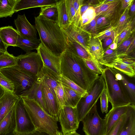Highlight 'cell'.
Segmentation results:
<instances>
[{"instance_id":"obj_1","label":"cell","mask_w":135,"mask_h":135,"mask_svg":"<svg viewBox=\"0 0 135 135\" xmlns=\"http://www.w3.org/2000/svg\"><path fill=\"white\" fill-rule=\"evenodd\" d=\"M61 75L88 92L99 77L90 70L83 60L66 49L61 55Z\"/></svg>"},{"instance_id":"obj_2","label":"cell","mask_w":135,"mask_h":135,"mask_svg":"<svg viewBox=\"0 0 135 135\" xmlns=\"http://www.w3.org/2000/svg\"><path fill=\"white\" fill-rule=\"evenodd\" d=\"M35 18L41 43L53 54L61 56L67 47L66 36L61 28L56 21L42 16Z\"/></svg>"},{"instance_id":"obj_3","label":"cell","mask_w":135,"mask_h":135,"mask_svg":"<svg viewBox=\"0 0 135 135\" xmlns=\"http://www.w3.org/2000/svg\"><path fill=\"white\" fill-rule=\"evenodd\" d=\"M21 98L36 130L49 135H54L58 131L57 121L48 114L35 101Z\"/></svg>"},{"instance_id":"obj_4","label":"cell","mask_w":135,"mask_h":135,"mask_svg":"<svg viewBox=\"0 0 135 135\" xmlns=\"http://www.w3.org/2000/svg\"><path fill=\"white\" fill-rule=\"evenodd\" d=\"M102 75L105 82L108 101L112 107L131 104L112 68H104Z\"/></svg>"},{"instance_id":"obj_5","label":"cell","mask_w":135,"mask_h":135,"mask_svg":"<svg viewBox=\"0 0 135 135\" xmlns=\"http://www.w3.org/2000/svg\"><path fill=\"white\" fill-rule=\"evenodd\" d=\"M0 71L13 83L14 93L18 97L29 90L37 78V76L25 72L16 65L2 69Z\"/></svg>"},{"instance_id":"obj_6","label":"cell","mask_w":135,"mask_h":135,"mask_svg":"<svg viewBox=\"0 0 135 135\" xmlns=\"http://www.w3.org/2000/svg\"><path fill=\"white\" fill-rule=\"evenodd\" d=\"M105 82L102 75L99 76L86 96L82 97L75 108L79 122L96 103L103 91L105 89Z\"/></svg>"},{"instance_id":"obj_7","label":"cell","mask_w":135,"mask_h":135,"mask_svg":"<svg viewBox=\"0 0 135 135\" xmlns=\"http://www.w3.org/2000/svg\"><path fill=\"white\" fill-rule=\"evenodd\" d=\"M14 107L16 126L14 134L15 135H26L36 130L21 98L19 97Z\"/></svg>"},{"instance_id":"obj_8","label":"cell","mask_w":135,"mask_h":135,"mask_svg":"<svg viewBox=\"0 0 135 135\" xmlns=\"http://www.w3.org/2000/svg\"><path fill=\"white\" fill-rule=\"evenodd\" d=\"M82 121L83 130L85 135H105L104 119L101 118L98 114L96 104L86 115Z\"/></svg>"},{"instance_id":"obj_9","label":"cell","mask_w":135,"mask_h":135,"mask_svg":"<svg viewBox=\"0 0 135 135\" xmlns=\"http://www.w3.org/2000/svg\"><path fill=\"white\" fill-rule=\"evenodd\" d=\"M16 65L21 69L37 76L43 66L41 56L37 52H26L16 57Z\"/></svg>"},{"instance_id":"obj_10","label":"cell","mask_w":135,"mask_h":135,"mask_svg":"<svg viewBox=\"0 0 135 135\" xmlns=\"http://www.w3.org/2000/svg\"><path fill=\"white\" fill-rule=\"evenodd\" d=\"M121 1L120 0L102 1L98 5L94 7L96 16H103L111 22L112 27L117 22L121 14H120Z\"/></svg>"},{"instance_id":"obj_11","label":"cell","mask_w":135,"mask_h":135,"mask_svg":"<svg viewBox=\"0 0 135 135\" xmlns=\"http://www.w3.org/2000/svg\"><path fill=\"white\" fill-rule=\"evenodd\" d=\"M58 121L64 135L76 131L78 128V121L75 108L64 106L59 109Z\"/></svg>"},{"instance_id":"obj_12","label":"cell","mask_w":135,"mask_h":135,"mask_svg":"<svg viewBox=\"0 0 135 135\" xmlns=\"http://www.w3.org/2000/svg\"><path fill=\"white\" fill-rule=\"evenodd\" d=\"M42 79L43 98L46 112L57 122L60 107L56 95L44 80Z\"/></svg>"},{"instance_id":"obj_13","label":"cell","mask_w":135,"mask_h":135,"mask_svg":"<svg viewBox=\"0 0 135 135\" xmlns=\"http://www.w3.org/2000/svg\"><path fill=\"white\" fill-rule=\"evenodd\" d=\"M61 28L66 36L79 44L89 53L87 46L92 37L90 33L72 23H70Z\"/></svg>"},{"instance_id":"obj_14","label":"cell","mask_w":135,"mask_h":135,"mask_svg":"<svg viewBox=\"0 0 135 135\" xmlns=\"http://www.w3.org/2000/svg\"><path fill=\"white\" fill-rule=\"evenodd\" d=\"M36 50L44 65L56 74L60 76L61 56L53 54L41 43Z\"/></svg>"},{"instance_id":"obj_15","label":"cell","mask_w":135,"mask_h":135,"mask_svg":"<svg viewBox=\"0 0 135 135\" xmlns=\"http://www.w3.org/2000/svg\"><path fill=\"white\" fill-rule=\"evenodd\" d=\"M14 22L16 30L22 37L29 40L37 39V31L35 26L31 25L27 20L24 14L18 15Z\"/></svg>"},{"instance_id":"obj_16","label":"cell","mask_w":135,"mask_h":135,"mask_svg":"<svg viewBox=\"0 0 135 135\" xmlns=\"http://www.w3.org/2000/svg\"><path fill=\"white\" fill-rule=\"evenodd\" d=\"M130 104L112 107L106 115L104 119L105 135L109 134L120 117L127 112Z\"/></svg>"},{"instance_id":"obj_17","label":"cell","mask_w":135,"mask_h":135,"mask_svg":"<svg viewBox=\"0 0 135 135\" xmlns=\"http://www.w3.org/2000/svg\"><path fill=\"white\" fill-rule=\"evenodd\" d=\"M116 78L119 82L131 104L135 105V85L129 81L126 75L114 68H112Z\"/></svg>"},{"instance_id":"obj_18","label":"cell","mask_w":135,"mask_h":135,"mask_svg":"<svg viewBox=\"0 0 135 135\" xmlns=\"http://www.w3.org/2000/svg\"><path fill=\"white\" fill-rule=\"evenodd\" d=\"M19 97L34 100L46 112L43 98L42 79L41 78L37 77L36 81L32 86Z\"/></svg>"},{"instance_id":"obj_19","label":"cell","mask_w":135,"mask_h":135,"mask_svg":"<svg viewBox=\"0 0 135 135\" xmlns=\"http://www.w3.org/2000/svg\"><path fill=\"white\" fill-rule=\"evenodd\" d=\"M19 97L15 94L5 90L0 99V122L6 116Z\"/></svg>"},{"instance_id":"obj_20","label":"cell","mask_w":135,"mask_h":135,"mask_svg":"<svg viewBox=\"0 0 135 135\" xmlns=\"http://www.w3.org/2000/svg\"><path fill=\"white\" fill-rule=\"evenodd\" d=\"M60 0H18L15 8V12L28 8L56 5Z\"/></svg>"},{"instance_id":"obj_21","label":"cell","mask_w":135,"mask_h":135,"mask_svg":"<svg viewBox=\"0 0 135 135\" xmlns=\"http://www.w3.org/2000/svg\"><path fill=\"white\" fill-rule=\"evenodd\" d=\"M14 105L0 122V135L14 133L15 130L16 125Z\"/></svg>"},{"instance_id":"obj_22","label":"cell","mask_w":135,"mask_h":135,"mask_svg":"<svg viewBox=\"0 0 135 135\" xmlns=\"http://www.w3.org/2000/svg\"><path fill=\"white\" fill-rule=\"evenodd\" d=\"M19 35L16 30L11 26L0 27V37L3 42L8 47H16Z\"/></svg>"},{"instance_id":"obj_23","label":"cell","mask_w":135,"mask_h":135,"mask_svg":"<svg viewBox=\"0 0 135 135\" xmlns=\"http://www.w3.org/2000/svg\"><path fill=\"white\" fill-rule=\"evenodd\" d=\"M127 118L119 135H135V105L131 104Z\"/></svg>"},{"instance_id":"obj_24","label":"cell","mask_w":135,"mask_h":135,"mask_svg":"<svg viewBox=\"0 0 135 135\" xmlns=\"http://www.w3.org/2000/svg\"><path fill=\"white\" fill-rule=\"evenodd\" d=\"M87 48L90 55L100 64L104 52L101 41L92 37L88 42Z\"/></svg>"},{"instance_id":"obj_25","label":"cell","mask_w":135,"mask_h":135,"mask_svg":"<svg viewBox=\"0 0 135 135\" xmlns=\"http://www.w3.org/2000/svg\"><path fill=\"white\" fill-rule=\"evenodd\" d=\"M65 36L67 44L66 49L83 60L95 61L92 57L86 50L79 44L71 39L66 35Z\"/></svg>"},{"instance_id":"obj_26","label":"cell","mask_w":135,"mask_h":135,"mask_svg":"<svg viewBox=\"0 0 135 135\" xmlns=\"http://www.w3.org/2000/svg\"><path fill=\"white\" fill-rule=\"evenodd\" d=\"M130 6L124 9L117 22L112 27L115 33V40L117 36L132 20V18L130 17L129 15Z\"/></svg>"},{"instance_id":"obj_27","label":"cell","mask_w":135,"mask_h":135,"mask_svg":"<svg viewBox=\"0 0 135 135\" xmlns=\"http://www.w3.org/2000/svg\"><path fill=\"white\" fill-rule=\"evenodd\" d=\"M65 1L66 0H60L56 4L58 11L56 22L61 28L70 23L67 13Z\"/></svg>"},{"instance_id":"obj_28","label":"cell","mask_w":135,"mask_h":135,"mask_svg":"<svg viewBox=\"0 0 135 135\" xmlns=\"http://www.w3.org/2000/svg\"><path fill=\"white\" fill-rule=\"evenodd\" d=\"M41 42L40 39L29 40L22 37L19 34L16 43V47H20L26 52L36 50Z\"/></svg>"},{"instance_id":"obj_29","label":"cell","mask_w":135,"mask_h":135,"mask_svg":"<svg viewBox=\"0 0 135 135\" xmlns=\"http://www.w3.org/2000/svg\"><path fill=\"white\" fill-rule=\"evenodd\" d=\"M64 87V106L76 108L82 96L75 91Z\"/></svg>"},{"instance_id":"obj_30","label":"cell","mask_w":135,"mask_h":135,"mask_svg":"<svg viewBox=\"0 0 135 135\" xmlns=\"http://www.w3.org/2000/svg\"><path fill=\"white\" fill-rule=\"evenodd\" d=\"M18 0H0V18L11 17Z\"/></svg>"},{"instance_id":"obj_31","label":"cell","mask_w":135,"mask_h":135,"mask_svg":"<svg viewBox=\"0 0 135 135\" xmlns=\"http://www.w3.org/2000/svg\"><path fill=\"white\" fill-rule=\"evenodd\" d=\"M133 19L116 38L117 46L135 33V17Z\"/></svg>"},{"instance_id":"obj_32","label":"cell","mask_w":135,"mask_h":135,"mask_svg":"<svg viewBox=\"0 0 135 135\" xmlns=\"http://www.w3.org/2000/svg\"><path fill=\"white\" fill-rule=\"evenodd\" d=\"M60 81L63 86L75 91L83 97L86 96L88 94V92L86 91L74 82L61 75L60 76Z\"/></svg>"},{"instance_id":"obj_33","label":"cell","mask_w":135,"mask_h":135,"mask_svg":"<svg viewBox=\"0 0 135 135\" xmlns=\"http://www.w3.org/2000/svg\"><path fill=\"white\" fill-rule=\"evenodd\" d=\"M117 57L115 50L108 49L104 51L100 64L112 68L115 60Z\"/></svg>"},{"instance_id":"obj_34","label":"cell","mask_w":135,"mask_h":135,"mask_svg":"<svg viewBox=\"0 0 135 135\" xmlns=\"http://www.w3.org/2000/svg\"><path fill=\"white\" fill-rule=\"evenodd\" d=\"M39 15L42 16L50 20L56 22L58 16L56 5L47 6L41 8Z\"/></svg>"},{"instance_id":"obj_35","label":"cell","mask_w":135,"mask_h":135,"mask_svg":"<svg viewBox=\"0 0 135 135\" xmlns=\"http://www.w3.org/2000/svg\"><path fill=\"white\" fill-rule=\"evenodd\" d=\"M16 57L7 51L0 56V70L16 65Z\"/></svg>"},{"instance_id":"obj_36","label":"cell","mask_w":135,"mask_h":135,"mask_svg":"<svg viewBox=\"0 0 135 135\" xmlns=\"http://www.w3.org/2000/svg\"><path fill=\"white\" fill-rule=\"evenodd\" d=\"M112 68L120 71L128 76L133 78L135 76V69L119 61L116 59Z\"/></svg>"},{"instance_id":"obj_37","label":"cell","mask_w":135,"mask_h":135,"mask_svg":"<svg viewBox=\"0 0 135 135\" xmlns=\"http://www.w3.org/2000/svg\"><path fill=\"white\" fill-rule=\"evenodd\" d=\"M95 16L94 8L90 7L81 16L78 26L81 27L89 23L95 18Z\"/></svg>"},{"instance_id":"obj_38","label":"cell","mask_w":135,"mask_h":135,"mask_svg":"<svg viewBox=\"0 0 135 135\" xmlns=\"http://www.w3.org/2000/svg\"><path fill=\"white\" fill-rule=\"evenodd\" d=\"M95 18L96 30L98 33L112 26L110 22L106 18L101 16H96Z\"/></svg>"},{"instance_id":"obj_39","label":"cell","mask_w":135,"mask_h":135,"mask_svg":"<svg viewBox=\"0 0 135 135\" xmlns=\"http://www.w3.org/2000/svg\"><path fill=\"white\" fill-rule=\"evenodd\" d=\"M135 33H133L126 40L122 42L115 50L118 56L124 54L131 44L134 39L135 38Z\"/></svg>"},{"instance_id":"obj_40","label":"cell","mask_w":135,"mask_h":135,"mask_svg":"<svg viewBox=\"0 0 135 135\" xmlns=\"http://www.w3.org/2000/svg\"><path fill=\"white\" fill-rule=\"evenodd\" d=\"M83 60L88 67L91 71L98 75L102 74L104 68L102 65L95 60Z\"/></svg>"},{"instance_id":"obj_41","label":"cell","mask_w":135,"mask_h":135,"mask_svg":"<svg viewBox=\"0 0 135 135\" xmlns=\"http://www.w3.org/2000/svg\"><path fill=\"white\" fill-rule=\"evenodd\" d=\"M0 85L5 90L14 93L13 83L0 71Z\"/></svg>"},{"instance_id":"obj_42","label":"cell","mask_w":135,"mask_h":135,"mask_svg":"<svg viewBox=\"0 0 135 135\" xmlns=\"http://www.w3.org/2000/svg\"><path fill=\"white\" fill-rule=\"evenodd\" d=\"M67 13L70 23L75 24L76 20V12L73 5L72 0H66Z\"/></svg>"},{"instance_id":"obj_43","label":"cell","mask_w":135,"mask_h":135,"mask_svg":"<svg viewBox=\"0 0 135 135\" xmlns=\"http://www.w3.org/2000/svg\"><path fill=\"white\" fill-rule=\"evenodd\" d=\"M127 113L120 117L108 135H119L126 119Z\"/></svg>"},{"instance_id":"obj_44","label":"cell","mask_w":135,"mask_h":135,"mask_svg":"<svg viewBox=\"0 0 135 135\" xmlns=\"http://www.w3.org/2000/svg\"><path fill=\"white\" fill-rule=\"evenodd\" d=\"M109 37H111L114 41L115 42V33L112 26L100 32L93 37L94 38H98L101 41L104 38Z\"/></svg>"},{"instance_id":"obj_45","label":"cell","mask_w":135,"mask_h":135,"mask_svg":"<svg viewBox=\"0 0 135 135\" xmlns=\"http://www.w3.org/2000/svg\"><path fill=\"white\" fill-rule=\"evenodd\" d=\"M55 94L60 109L64 106V94L63 86L60 81L56 87Z\"/></svg>"},{"instance_id":"obj_46","label":"cell","mask_w":135,"mask_h":135,"mask_svg":"<svg viewBox=\"0 0 135 135\" xmlns=\"http://www.w3.org/2000/svg\"><path fill=\"white\" fill-rule=\"evenodd\" d=\"M117 60L120 62L135 69V57L128 55H122L118 56Z\"/></svg>"},{"instance_id":"obj_47","label":"cell","mask_w":135,"mask_h":135,"mask_svg":"<svg viewBox=\"0 0 135 135\" xmlns=\"http://www.w3.org/2000/svg\"><path fill=\"white\" fill-rule=\"evenodd\" d=\"M100 108L102 112L107 113L108 112V100L105 89L103 91L100 97Z\"/></svg>"},{"instance_id":"obj_48","label":"cell","mask_w":135,"mask_h":135,"mask_svg":"<svg viewBox=\"0 0 135 135\" xmlns=\"http://www.w3.org/2000/svg\"><path fill=\"white\" fill-rule=\"evenodd\" d=\"M84 0H72L73 5L76 12V22L75 25L79 26L81 16L80 10L81 7L83 5Z\"/></svg>"},{"instance_id":"obj_49","label":"cell","mask_w":135,"mask_h":135,"mask_svg":"<svg viewBox=\"0 0 135 135\" xmlns=\"http://www.w3.org/2000/svg\"><path fill=\"white\" fill-rule=\"evenodd\" d=\"M82 29L90 33L93 36L97 34L96 28L95 18L89 23L81 27Z\"/></svg>"},{"instance_id":"obj_50","label":"cell","mask_w":135,"mask_h":135,"mask_svg":"<svg viewBox=\"0 0 135 135\" xmlns=\"http://www.w3.org/2000/svg\"><path fill=\"white\" fill-rule=\"evenodd\" d=\"M102 40H103V44H102V46L104 51L107 49L109 46L114 41L112 38L109 37H105Z\"/></svg>"},{"instance_id":"obj_51","label":"cell","mask_w":135,"mask_h":135,"mask_svg":"<svg viewBox=\"0 0 135 135\" xmlns=\"http://www.w3.org/2000/svg\"><path fill=\"white\" fill-rule=\"evenodd\" d=\"M133 0H122L121 1V10L125 9L130 6Z\"/></svg>"},{"instance_id":"obj_52","label":"cell","mask_w":135,"mask_h":135,"mask_svg":"<svg viewBox=\"0 0 135 135\" xmlns=\"http://www.w3.org/2000/svg\"><path fill=\"white\" fill-rule=\"evenodd\" d=\"M135 1H133L130 7L129 10V15L131 18H132L135 15Z\"/></svg>"},{"instance_id":"obj_53","label":"cell","mask_w":135,"mask_h":135,"mask_svg":"<svg viewBox=\"0 0 135 135\" xmlns=\"http://www.w3.org/2000/svg\"><path fill=\"white\" fill-rule=\"evenodd\" d=\"M90 6L88 4H83L80 8V13L81 17L83 14Z\"/></svg>"},{"instance_id":"obj_54","label":"cell","mask_w":135,"mask_h":135,"mask_svg":"<svg viewBox=\"0 0 135 135\" xmlns=\"http://www.w3.org/2000/svg\"><path fill=\"white\" fill-rule=\"evenodd\" d=\"M8 47L3 42L0 37V50L6 52Z\"/></svg>"},{"instance_id":"obj_55","label":"cell","mask_w":135,"mask_h":135,"mask_svg":"<svg viewBox=\"0 0 135 135\" xmlns=\"http://www.w3.org/2000/svg\"><path fill=\"white\" fill-rule=\"evenodd\" d=\"M117 45L116 43L114 42L109 46L107 49H109L111 50H115L117 49Z\"/></svg>"},{"instance_id":"obj_56","label":"cell","mask_w":135,"mask_h":135,"mask_svg":"<svg viewBox=\"0 0 135 135\" xmlns=\"http://www.w3.org/2000/svg\"><path fill=\"white\" fill-rule=\"evenodd\" d=\"M5 90L0 85V99L4 94Z\"/></svg>"},{"instance_id":"obj_57","label":"cell","mask_w":135,"mask_h":135,"mask_svg":"<svg viewBox=\"0 0 135 135\" xmlns=\"http://www.w3.org/2000/svg\"><path fill=\"white\" fill-rule=\"evenodd\" d=\"M63 135H81L77 133L76 131L67 133Z\"/></svg>"},{"instance_id":"obj_58","label":"cell","mask_w":135,"mask_h":135,"mask_svg":"<svg viewBox=\"0 0 135 135\" xmlns=\"http://www.w3.org/2000/svg\"><path fill=\"white\" fill-rule=\"evenodd\" d=\"M54 135H63L62 134V133L59 131H57L56 133L54 134Z\"/></svg>"},{"instance_id":"obj_59","label":"cell","mask_w":135,"mask_h":135,"mask_svg":"<svg viewBox=\"0 0 135 135\" xmlns=\"http://www.w3.org/2000/svg\"><path fill=\"white\" fill-rule=\"evenodd\" d=\"M5 52L3 51L0 50V56L3 54Z\"/></svg>"}]
</instances>
